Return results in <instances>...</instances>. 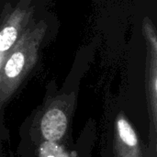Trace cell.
Masks as SVG:
<instances>
[{"mask_svg":"<svg viewBox=\"0 0 157 157\" xmlns=\"http://www.w3.org/2000/svg\"><path fill=\"white\" fill-rule=\"evenodd\" d=\"M44 29H34L22 36L0 67V109L12 96L30 70L37 56L38 47Z\"/></svg>","mask_w":157,"mask_h":157,"instance_id":"cell-1","label":"cell"},{"mask_svg":"<svg viewBox=\"0 0 157 157\" xmlns=\"http://www.w3.org/2000/svg\"><path fill=\"white\" fill-rule=\"evenodd\" d=\"M114 150L116 157H142L137 133L122 114H120L115 121Z\"/></svg>","mask_w":157,"mask_h":157,"instance_id":"cell-3","label":"cell"},{"mask_svg":"<svg viewBox=\"0 0 157 157\" xmlns=\"http://www.w3.org/2000/svg\"><path fill=\"white\" fill-rule=\"evenodd\" d=\"M23 15L17 14L13 20H9L0 30V52H7L13 48L18 38V22Z\"/></svg>","mask_w":157,"mask_h":157,"instance_id":"cell-5","label":"cell"},{"mask_svg":"<svg viewBox=\"0 0 157 157\" xmlns=\"http://www.w3.org/2000/svg\"><path fill=\"white\" fill-rule=\"evenodd\" d=\"M39 157H70L69 154L58 144V142L43 141L38 148Z\"/></svg>","mask_w":157,"mask_h":157,"instance_id":"cell-6","label":"cell"},{"mask_svg":"<svg viewBox=\"0 0 157 157\" xmlns=\"http://www.w3.org/2000/svg\"><path fill=\"white\" fill-rule=\"evenodd\" d=\"M150 55V75L148 80V91H149V104L150 113L152 117V122L154 127L156 128V99H157V39L155 37L146 38Z\"/></svg>","mask_w":157,"mask_h":157,"instance_id":"cell-4","label":"cell"},{"mask_svg":"<svg viewBox=\"0 0 157 157\" xmlns=\"http://www.w3.org/2000/svg\"><path fill=\"white\" fill-rule=\"evenodd\" d=\"M68 111L61 104H52L42 114L39 130L41 139L49 142H59L68 129Z\"/></svg>","mask_w":157,"mask_h":157,"instance_id":"cell-2","label":"cell"}]
</instances>
